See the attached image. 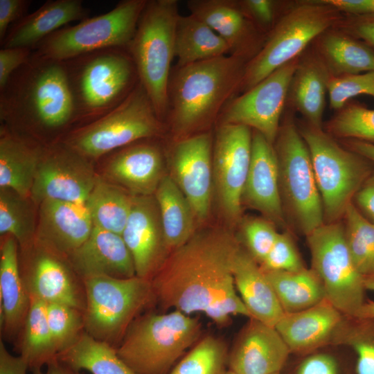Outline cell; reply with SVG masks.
Listing matches in <instances>:
<instances>
[{
  "mask_svg": "<svg viewBox=\"0 0 374 374\" xmlns=\"http://www.w3.org/2000/svg\"><path fill=\"white\" fill-rule=\"evenodd\" d=\"M57 359L71 369L91 374H136L118 356L116 348L98 340L85 330Z\"/></svg>",
  "mask_w": 374,
  "mask_h": 374,
  "instance_id": "obj_33",
  "label": "cell"
},
{
  "mask_svg": "<svg viewBox=\"0 0 374 374\" xmlns=\"http://www.w3.org/2000/svg\"><path fill=\"white\" fill-rule=\"evenodd\" d=\"M30 197L0 188V235L15 238L19 251L31 247L36 237L38 207Z\"/></svg>",
  "mask_w": 374,
  "mask_h": 374,
  "instance_id": "obj_38",
  "label": "cell"
},
{
  "mask_svg": "<svg viewBox=\"0 0 374 374\" xmlns=\"http://www.w3.org/2000/svg\"><path fill=\"white\" fill-rule=\"evenodd\" d=\"M85 331L94 338L118 346L132 322L156 303L152 282L136 276H106L82 280Z\"/></svg>",
  "mask_w": 374,
  "mask_h": 374,
  "instance_id": "obj_7",
  "label": "cell"
},
{
  "mask_svg": "<svg viewBox=\"0 0 374 374\" xmlns=\"http://www.w3.org/2000/svg\"><path fill=\"white\" fill-rule=\"evenodd\" d=\"M328 130L337 137L374 144V109L359 104L345 105L328 123Z\"/></svg>",
  "mask_w": 374,
  "mask_h": 374,
  "instance_id": "obj_42",
  "label": "cell"
},
{
  "mask_svg": "<svg viewBox=\"0 0 374 374\" xmlns=\"http://www.w3.org/2000/svg\"><path fill=\"white\" fill-rule=\"evenodd\" d=\"M299 65L297 58L275 70L254 87L233 98L222 112L217 125L247 126L274 144L287 91Z\"/></svg>",
  "mask_w": 374,
  "mask_h": 374,
  "instance_id": "obj_16",
  "label": "cell"
},
{
  "mask_svg": "<svg viewBox=\"0 0 374 374\" xmlns=\"http://www.w3.org/2000/svg\"><path fill=\"white\" fill-rule=\"evenodd\" d=\"M141 140L107 154L100 175L134 196L154 195L164 172L161 148Z\"/></svg>",
  "mask_w": 374,
  "mask_h": 374,
  "instance_id": "obj_20",
  "label": "cell"
},
{
  "mask_svg": "<svg viewBox=\"0 0 374 374\" xmlns=\"http://www.w3.org/2000/svg\"><path fill=\"white\" fill-rule=\"evenodd\" d=\"M112 48L82 55L75 70L66 62L76 101L78 120L89 123L119 104L137 82L130 55Z\"/></svg>",
  "mask_w": 374,
  "mask_h": 374,
  "instance_id": "obj_10",
  "label": "cell"
},
{
  "mask_svg": "<svg viewBox=\"0 0 374 374\" xmlns=\"http://www.w3.org/2000/svg\"><path fill=\"white\" fill-rule=\"evenodd\" d=\"M154 196L170 253L194 235L197 220L189 202L170 175L163 177Z\"/></svg>",
  "mask_w": 374,
  "mask_h": 374,
  "instance_id": "obj_32",
  "label": "cell"
},
{
  "mask_svg": "<svg viewBox=\"0 0 374 374\" xmlns=\"http://www.w3.org/2000/svg\"><path fill=\"white\" fill-rule=\"evenodd\" d=\"M164 131L163 121L138 80L116 107L69 131L60 141L93 161L133 143L160 136Z\"/></svg>",
  "mask_w": 374,
  "mask_h": 374,
  "instance_id": "obj_6",
  "label": "cell"
},
{
  "mask_svg": "<svg viewBox=\"0 0 374 374\" xmlns=\"http://www.w3.org/2000/svg\"><path fill=\"white\" fill-rule=\"evenodd\" d=\"M322 47L333 76L374 71V51L366 44L344 35L330 34L324 38Z\"/></svg>",
  "mask_w": 374,
  "mask_h": 374,
  "instance_id": "obj_39",
  "label": "cell"
},
{
  "mask_svg": "<svg viewBox=\"0 0 374 374\" xmlns=\"http://www.w3.org/2000/svg\"><path fill=\"white\" fill-rule=\"evenodd\" d=\"M351 29L355 36L374 51V15H359Z\"/></svg>",
  "mask_w": 374,
  "mask_h": 374,
  "instance_id": "obj_55",
  "label": "cell"
},
{
  "mask_svg": "<svg viewBox=\"0 0 374 374\" xmlns=\"http://www.w3.org/2000/svg\"><path fill=\"white\" fill-rule=\"evenodd\" d=\"M365 289L374 291V273L364 277Z\"/></svg>",
  "mask_w": 374,
  "mask_h": 374,
  "instance_id": "obj_59",
  "label": "cell"
},
{
  "mask_svg": "<svg viewBox=\"0 0 374 374\" xmlns=\"http://www.w3.org/2000/svg\"><path fill=\"white\" fill-rule=\"evenodd\" d=\"M213 143L209 131L174 141L170 150V176L189 202L197 222H204L210 213Z\"/></svg>",
  "mask_w": 374,
  "mask_h": 374,
  "instance_id": "obj_18",
  "label": "cell"
},
{
  "mask_svg": "<svg viewBox=\"0 0 374 374\" xmlns=\"http://www.w3.org/2000/svg\"><path fill=\"white\" fill-rule=\"evenodd\" d=\"M240 247L225 229L196 231L170 253L152 279L156 303L188 315L202 312L219 326L234 315L251 318L234 283L233 262Z\"/></svg>",
  "mask_w": 374,
  "mask_h": 374,
  "instance_id": "obj_1",
  "label": "cell"
},
{
  "mask_svg": "<svg viewBox=\"0 0 374 374\" xmlns=\"http://www.w3.org/2000/svg\"><path fill=\"white\" fill-rule=\"evenodd\" d=\"M233 273L235 289L251 318L274 327L285 312L260 265L241 247Z\"/></svg>",
  "mask_w": 374,
  "mask_h": 374,
  "instance_id": "obj_29",
  "label": "cell"
},
{
  "mask_svg": "<svg viewBox=\"0 0 374 374\" xmlns=\"http://www.w3.org/2000/svg\"><path fill=\"white\" fill-rule=\"evenodd\" d=\"M274 374H280V373H274Z\"/></svg>",
  "mask_w": 374,
  "mask_h": 374,
  "instance_id": "obj_61",
  "label": "cell"
},
{
  "mask_svg": "<svg viewBox=\"0 0 374 374\" xmlns=\"http://www.w3.org/2000/svg\"><path fill=\"white\" fill-rule=\"evenodd\" d=\"M67 259L82 280L100 276H136L132 256L122 235L94 226L88 238Z\"/></svg>",
  "mask_w": 374,
  "mask_h": 374,
  "instance_id": "obj_25",
  "label": "cell"
},
{
  "mask_svg": "<svg viewBox=\"0 0 374 374\" xmlns=\"http://www.w3.org/2000/svg\"><path fill=\"white\" fill-rule=\"evenodd\" d=\"M31 3L29 0H0V41L4 39L10 27L24 17Z\"/></svg>",
  "mask_w": 374,
  "mask_h": 374,
  "instance_id": "obj_49",
  "label": "cell"
},
{
  "mask_svg": "<svg viewBox=\"0 0 374 374\" xmlns=\"http://www.w3.org/2000/svg\"><path fill=\"white\" fill-rule=\"evenodd\" d=\"M355 317L374 319V302L369 301L368 303H364L356 314Z\"/></svg>",
  "mask_w": 374,
  "mask_h": 374,
  "instance_id": "obj_58",
  "label": "cell"
},
{
  "mask_svg": "<svg viewBox=\"0 0 374 374\" xmlns=\"http://www.w3.org/2000/svg\"><path fill=\"white\" fill-rule=\"evenodd\" d=\"M19 355L32 371L57 359L46 318V303L30 296V306L21 330Z\"/></svg>",
  "mask_w": 374,
  "mask_h": 374,
  "instance_id": "obj_37",
  "label": "cell"
},
{
  "mask_svg": "<svg viewBox=\"0 0 374 374\" xmlns=\"http://www.w3.org/2000/svg\"><path fill=\"white\" fill-rule=\"evenodd\" d=\"M0 116L3 125L44 145L48 138L58 142L55 135L78 121L65 63L30 59L1 90Z\"/></svg>",
  "mask_w": 374,
  "mask_h": 374,
  "instance_id": "obj_2",
  "label": "cell"
},
{
  "mask_svg": "<svg viewBox=\"0 0 374 374\" xmlns=\"http://www.w3.org/2000/svg\"><path fill=\"white\" fill-rule=\"evenodd\" d=\"M147 0H124L110 11L66 26L33 49L30 59L64 62L95 51L127 47Z\"/></svg>",
  "mask_w": 374,
  "mask_h": 374,
  "instance_id": "obj_8",
  "label": "cell"
},
{
  "mask_svg": "<svg viewBox=\"0 0 374 374\" xmlns=\"http://www.w3.org/2000/svg\"><path fill=\"white\" fill-rule=\"evenodd\" d=\"M46 318L58 353L71 346L85 330L83 312L68 305L47 303Z\"/></svg>",
  "mask_w": 374,
  "mask_h": 374,
  "instance_id": "obj_43",
  "label": "cell"
},
{
  "mask_svg": "<svg viewBox=\"0 0 374 374\" xmlns=\"http://www.w3.org/2000/svg\"><path fill=\"white\" fill-rule=\"evenodd\" d=\"M264 272L285 313L306 310L326 299L323 285L312 269Z\"/></svg>",
  "mask_w": 374,
  "mask_h": 374,
  "instance_id": "obj_34",
  "label": "cell"
},
{
  "mask_svg": "<svg viewBox=\"0 0 374 374\" xmlns=\"http://www.w3.org/2000/svg\"><path fill=\"white\" fill-rule=\"evenodd\" d=\"M44 145L1 124L0 188L30 197Z\"/></svg>",
  "mask_w": 374,
  "mask_h": 374,
  "instance_id": "obj_28",
  "label": "cell"
},
{
  "mask_svg": "<svg viewBox=\"0 0 374 374\" xmlns=\"http://www.w3.org/2000/svg\"><path fill=\"white\" fill-rule=\"evenodd\" d=\"M337 10L357 15H374V0H324Z\"/></svg>",
  "mask_w": 374,
  "mask_h": 374,
  "instance_id": "obj_54",
  "label": "cell"
},
{
  "mask_svg": "<svg viewBox=\"0 0 374 374\" xmlns=\"http://www.w3.org/2000/svg\"><path fill=\"white\" fill-rule=\"evenodd\" d=\"M290 353L275 327L250 318L229 354L227 365L238 374H274L280 373Z\"/></svg>",
  "mask_w": 374,
  "mask_h": 374,
  "instance_id": "obj_24",
  "label": "cell"
},
{
  "mask_svg": "<svg viewBox=\"0 0 374 374\" xmlns=\"http://www.w3.org/2000/svg\"><path fill=\"white\" fill-rule=\"evenodd\" d=\"M340 321L341 312L326 299L306 310L285 313L274 327L290 352H298L324 341Z\"/></svg>",
  "mask_w": 374,
  "mask_h": 374,
  "instance_id": "obj_30",
  "label": "cell"
},
{
  "mask_svg": "<svg viewBox=\"0 0 374 374\" xmlns=\"http://www.w3.org/2000/svg\"><path fill=\"white\" fill-rule=\"evenodd\" d=\"M276 225L265 218L247 220L242 226V233L248 252L260 264L274 244L279 233Z\"/></svg>",
  "mask_w": 374,
  "mask_h": 374,
  "instance_id": "obj_45",
  "label": "cell"
},
{
  "mask_svg": "<svg viewBox=\"0 0 374 374\" xmlns=\"http://www.w3.org/2000/svg\"><path fill=\"white\" fill-rule=\"evenodd\" d=\"M30 306V296L19 267V248L10 235L1 237L0 325L8 337L21 331Z\"/></svg>",
  "mask_w": 374,
  "mask_h": 374,
  "instance_id": "obj_27",
  "label": "cell"
},
{
  "mask_svg": "<svg viewBox=\"0 0 374 374\" xmlns=\"http://www.w3.org/2000/svg\"><path fill=\"white\" fill-rule=\"evenodd\" d=\"M190 13L196 16L227 44L230 55L245 62L252 59L262 47L253 21L233 0H188Z\"/></svg>",
  "mask_w": 374,
  "mask_h": 374,
  "instance_id": "obj_23",
  "label": "cell"
},
{
  "mask_svg": "<svg viewBox=\"0 0 374 374\" xmlns=\"http://www.w3.org/2000/svg\"><path fill=\"white\" fill-rule=\"evenodd\" d=\"M297 374H338L335 359L319 353L306 358L299 366Z\"/></svg>",
  "mask_w": 374,
  "mask_h": 374,
  "instance_id": "obj_51",
  "label": "cell"
},
{
  "mask_svg": "<svg viewBox=\"0 0 374 374\" xmlns=\"http://www.w3.org/2000/svg\"><path fill=\"white\" fill-rule=\"evenodd\" d=\"M134 195L99 175L87 201L93 225L122 235Z\"/></svg>",
  "mask_w": 374,
  "mask_h": 374,
  "instance_id": "obj_35",
  "label": "cell"
},
{
  "mask_svg": "<svg viewBox=\"0 0 374 374\" xmlns=\"http://www.w3.org/2000/svg\"><path fill=\"white\" fill-rule=\"evenodd\" d=\"M199 319L179 310L147 313L130 325L116 347L120 358L136 374H169L201 335Z\"/></svg>",
  "mask_w": 374,
  "mask_h": 374,
  "instance_id": "obj_4",
  "label": "cell"
},
{
  "mask_svg": "<svg viewBox=\"0 0 374 374\" xmlns=\"http://www.w3.org/2000/svg\"><path fill=\"white\" fill-rule=\"evenodd\" d=\"M275 142L282 201L296 226L307 235L325 223L308 145L292 123L279 129Z\"/></svg>",
  "mask_w": 374,
  "mask_h": 374,
  "instance_id": "obj_12",
  "label": "cell"
},
{
  "mask_svg": "<svg viewBox=\"0 0 374 374\" xmlns=\"http://www.w3.org/2000/svg\"><path fill=\"white\" fill-rule=\"evenodd\" d=\"M307 236L312 269L320 279L326 299L341 313L355 317L364 304V276L348 251L344 226L323 223Z\"/></svg>",
  "mask_w": 374,
  "mask_h": 374,
  "instance_id": "obj_13",
  "label": "cell"
},
{
  "mask_svg": "<svg viewBox=\"0 0 374 374\" xmlns=\"http://www.w3.org/2000/svg\"><path fill=\"white\" fill-rule=\"evenodd\" d=\"M260 267L264 271H295L305 267L292 238L287 233H279L274 244Z\"/></svg>",
  "mask_w": 374,
  "mask_h": 374,
  "instance_id": "obj_46",
  "label": "cell"
},
{
  "mask_svg": "<svg viewBox=\"0 0 374 374\" xmlns=\"http://www.w3.org/2000/svg\"><path fill=\"white\" fill-rule=\"evenodd\" d=\"M98 177L92 161L64 143L44 145L30 197L37 206L46 199L84 204Z\"/></svg>",
  "mask_w": 374,
  "mask_h": 374,
  "instance_id": "obj_15",
  "label": "cell"
},
{
  "mask_svg": "<svg viewBox=\"0 0 374 374\" xmlns=\"http://www.w3.org/2000/svg\"><path fill=\"white\" fill-rule=\"evenodd\" d=\"M246 64L229 55L176 66L170 74L166 114L174 141L209 132L240 91Z\"/></svg>",
  "mask_w": 374,
  "mask_h": 374,
  "instance_id": "obj_3",
  "label": "cell"
},
{
  "mask_svg": "<svg viewBox=\"0 0 374 374\" xmlns=\"http://www.w3.org/2000/svg\"><path fill=\"white\" fill-rule=\"evenodd\" d=\"M251 130L242 125L220 124L213 136V190L224 217L231 224L241 216L251 157Z\"/></svg>",
  "mask_w": 374,
  "mask_h": 374,
  "instance_id": "obj_14",
  "label": "cell"
},
{
  "mask_svg": "<svg viewBox=\"0 0 374 374\" xmlns=\"http://www.w3.org/2000/svg\"><path fill=\"white\" fill-rule=\"evenodd\" d=\"M243 202L276 226H284L276 153L273 144L254 130L251 163L242 193Z\"/></svg>",
  "mask_w": 374,
  "mask_h": 374,
  "instance_id": "obj_22",
  "label": "cell"
},
{
  "mask_svg": "<svg viewBox=\"0 0 374 374\" xmlns=\"http://www.w3.org/2000/svg\"><path fill=\"white\" fill-rule=\"evenodd\" d=\"M345 237L355 266L364 276L374 273V224L352 203L344 215Z\"/></svg>",
  "mask_w": 374,
  "mask_h": 374,
  "instance_id": "obj_40",
  "label": "cell"
},
{
  "mask_svg": "<svg viewBox=\"0 0 374 374\" xmlns=\"http://www.w3.org/2000/svg\"><path fill=\"white\" fill-rule=\"evenodd\" d=\"M330 77L326 65L311 59L299 64L292 79L294 104L310 125L315 128L321 129Z\"/></svg>",
  "mask_w": 374,
  "mask_h": 374,
  "instance_id": "obj_36",
  "label": "cell"
},
{
  "mask_svg": "<svg viewBox=\"0 0 374 374\" xmlns=\"http://www.w3.org/2000/svg\"><path fill=\"white\" fill-rule=\"evenodd\" d=\"M330 106L341 109L358 95L374 97V71L343 76H330L328 82Z\"/></svg>",
  "mask_w": 374,
  "mask_h": 374,
  "instance_id": "obj_44",
  "label": "cell"
},
{
  "mask_svg": "<svg viewBox=\"0 0 374 374\" xmlns=\"http://www.w3.org/2000/svg\"><path fill=\"white\" fill-rule=\"evenodd\" d=\"M47 366L46 371H42L41 369L33 371V374H80L63 363L60 362L57 359Z\"/></svg>",
  "mask_w": 374,
  "mask_h": 374,
  "instance_id": "obj_57",
  "label": "cell"
},
{
  "mask_svg": "<svg viewBox=\"0 0 374 374\" xmlns=\"http://www.w3.org/2000/svg\"><path fill=\"white\" fill-rule=\"evenodd\" d=\"M347 148L374 163V144L355 139H348Z\"/></svg>",
  "mask_w": 374,
  "mask_h": 374,
  "instance_id": "obj_56",
  "label": "cell"
},
{
  "mask_svg": "<svg viewBox=\"0 0 374 374\" xmlns=\"http://www.w3.org/2000/svg\"><path fill=\"white\" fill-rule=\"evenodd\" d=\"M19 267L30 296L46 304L62 303L84 312V284L66 258L35 241L20 251Z\"/></svg>",
  "mask_w": 374,
  "mask_h": 374,
  "instance_id": "obj_17",
  "label": "cell"
},
{
  "mask_svg": "<svg viewBox=\"0 0 374 374\" xmlns=\"http://www.w3.org/2000/svg\"><path fill=\"white\" fill-rule=\"evenodd\" d=\"M177 0L147 1L135 33L127 46L138 76L159 118L168 110L175 31L179 16Z\"/></svg>",
  "mask_w": 374,
  "mask_h": 374,
  "instance_id": "obj_5",
  "label": "cell"
},
{
  "mask_svg": "<svg viewBox=\"0 0 374 374\" xmlns=\"http://www.w3.org/2000/svg\"><path fill=\"white\" fill-rule=\"evenodd\" d=\"M300 132L310 154L324 222H338L372 173L370 161L340 146L321 129L309 125Z\"/></svg>",
  "mask_w": 374,
  "mask_h": 374,
  "instance_id": "obj_9",
  "label": "cell"
},
{
  "mask_svg": "<svg viewBox=\"0 0 374 374\" xmlns=\"http://www.w3.org/2000/svg\"><path fill=\"white\" fill-rule=\"evenodd\" d=\"M239 4L253 21L260 28L269 27L274 19V2L270 0H245L238 1Z\"/></svg>",
  "mask_w": 374,
  "mask_h": 374,
  "instance_id": "obj_48",
  "label": "cell"
},
{
  "mask_svg": "<svg viewBox=\"0 0 374 374\" xmlns=\"http://www.w3.org/2000/svg\"><path fill=\"white\" fill-rule=\"evenodd\" d=\"M229 55L227 44L208 24L190 13L179 15L175 31L177 67Z\"/></svg>",
  "mask_w": 374,
  "mask_h": 374,
  "instance_id": "obj_31",
  "label": "cell"
},
{
  "mask_svg": "<svg viewBox=\"0 0 374 374\" xmlns=\"http://www.w3.org/2000/svg\"><path fill=\"white\" fill-rule=\"evenodd\" d=\"M35 242L68 258L93 225L84 203L46 199L38 205Z\"/></svg>",
  "mask_w": 374,
  "mask_h": 374,
  "instance_id": "obj_21",
  "label": "cell"
},
{
  "mask_svg": "<svg viewBox=\"0 0 374 374\" xmlns=\"http://www.w3.org/2000/svg\"><path fill=\"white\" fill-rule=\"evenodd\" d=\"M222 374H238L237 373L229 369V370H225Z\"/></svg>",
  "mask_w": 374,
  "mask_h": 374,
  "instance_id": "obj_60",
  "label": "cell"
},
{
  "mask_svg": "<svg viewBox=\"0 0 374 374\" xmlns=\"http://www.w3.org/2000/svg\"><path fill=\"white\" fill-rule=\"evenodd\" d=\"M122 237L132 256L136 276L152 280L170 254L154 195L134 196Z\"/></svg>",
  "mask_w": 374,
  "mask_h": 374,
  "instance_id": "obj_19",
  "label": "cell"
},
{
  "mask_svg": "<svg viewBox=\"0 0 374 374\" xmlns=\"http://www.w3.org/2000/svg\"><path fill=\"white\" fill-rule=\"evenodd\" d=\"M87 15L81 0L47 1L10 27L1 47L33 49L50 35L73 21L86 19Z\"/></svg>",
  "mask_w": 374,
  "mask_h": 374,
  "instance_id": "obj_26",
  "label": "cell"
},
{
  "mask_svg": "<svg viewBox=\"0 0 374 374\" xmlns=\"http://www.w3.org/2000/svg\"><path fill=\"white\" fill-rule=\"evenodd\" d=\"M32 49L24 47L1 48L0 50V91L12 74L30 59Z\"/></svg>",
  "mask_w": 374,
  "mask_h": 374,
  "instance_id": "obj_47",
  "label": "cell"
},
{
  "mask_svg": "<svg viewBox=\"0 0 374 374\" xmlns=\"http://www.w3.org/2000/svg\"><path fill=\"white\" fill-rule=\"evenodd\" d=\"M337 19V9L321 1L291 9L271 30L259 52L247 62L240 91L250 89L298 55Z\"/></svg>",
  "mask_w": 374,
  "mask_h": 374,
  "instance_id": "obj_11",
  "label": "cell"
},
{
  "mask_svg": "<svg viewBox=\"0 0 374 374\" xmlns=\"http://www.w3.org/2000/svg\"><path fill=\"white\" fill-rule=\"evenodd\" d=\"M357 353V374H374V341L359 339L353 341Z\"/></svg>",
  "mask_w": 374,
  "mask_h": 374,
  "instance_id": "obj_52",
  "label": "cell"
},
{
  "mask_svg": "<svg viewBox=\"0 0 374 374\" xmlns=\"http://www.w3.org/2000/svg\"><path fill=\"white\" fill-rule=\"evenodd\" d=\"M28 364L20 356H14L0 341V374H26Z\"/></svg>",
  "mask_w": 374,
  "mask_h": 374,
  "instance_id": "obj_53",
  "label": "cell"
},
{
  "mask_svg": "<svg viewBox=\"0 0 374 374\" xmlns=\"http://www.w3.org/2000/svg\"><path fill=\"white\" fill-rule=\"evenodd\" d=\"M353 203L357 210L374 224V172H372L359 188Z\"/></svg>",
  "mask_w": 374,
  "mask_h": 374,
  "instance_id": "obj_50",
  "label": "cell"
},
{
  "mask_svg": "<svg viewBox=\"0 0 374 374\" xmlns=\"http://www.w3.org/2000/svg\"><path fill=\"white\" fill-rule=\"evenodd\" d=\"M228 356L223 341L207 336L199 341L169 374H222Z\"/></svg>",
  "mask_w": 374,
  "mask_h": 374,
  "instance_id": "obj_41",
  "label": "cell"
}]
</instances>
